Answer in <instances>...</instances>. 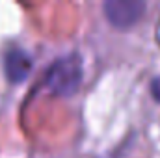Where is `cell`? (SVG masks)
<instances>
[{"instance_id": "6da1fadb", "label": "cell", "mask_w": 160, "mask_h": 158, "mask_svg": "<svg viewBox=\"0 0 160 158\" xmlns=\"http://www.w3.org/2000/svg\"><path fill=\"white\" fill-rule=\"evenodd\" d=\"M82 82V60L78 54H69L56 60L47 71V87L60 97H71L77 93Z\"/></svg>"}, {"instance_id": "277c9868", "label": "cell", "mask_w": 160, "mask_h": 158, "mask_svg": "<svg viewBox=\"0 0 160 158\" xmlns=\"http://www.w3.org/2000/svg\"><path fill=\"white\" fill-rule=\"evenodd\" d=\"M151 93H153V97L160 102V77L151 82Z\"/></svg>"}, {"instance_id": "3957f363", "label": "cell", "mask_w": 160, "mask_h": 158, "mask_svg": "<svg viewBox=\"0 0 160 158\" xmlns=\"http://www.w3.org/2000/svg\"><path fill=\"white\" fill-rule=\"evenodd\" d=\"M4 69L11 82H22L32 71V58L22 48H9L4 58Z\"/></svg>"}, {"instance_id": "7a4b0ae2", "label": "cell", "mask_w": 160, "mask_h": 158, "mask_svg": "<svg viewBox=\"0 0 160 158\" xmlns=\"http://www.w3.org/2000/svg\"><path fill=\"white\" fill-rule=\"evenodd\" d=\"M145 4L138 0H108L104 4V15L108 22L116 28H130L143 15Z\"/></svg>"}]
</instances>
